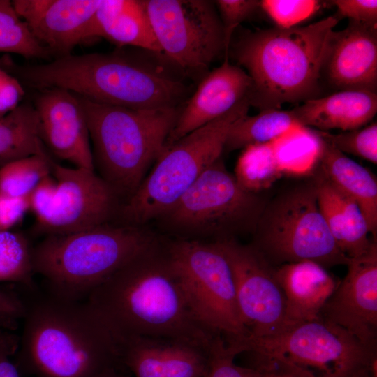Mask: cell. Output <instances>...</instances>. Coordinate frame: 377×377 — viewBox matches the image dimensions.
Returning a JSON list of instances; mask_svg holds the SVG:
<instances>
[{
    "instance_id": "cell-1",
    "label": "cell",
    "mask_w": 377,
    "mask_h": 377,
    "mask_svg": "<svg viewBox=\"0 0 377 377\" xmlns=\"http://www.w3.org/2000/svg\"><path fill=\"white\" fill-rule=\"evenodd\" d=\"M24 298L26 311L14 362L33 377H110L128 371L119 338L86 300L73 301L38 289Z\"/></svg>"
},
{
    "instance_id": "cell-2",
    "label": "cell",
    "mask_w": 377,
    "mask_h": 377,
    "mask_svg": "<svg viewBox=\"0 0 377 377\" xmlns=\"http://www.w3.org/2000/svg\"><path fill=\"white\" fill-rule=\"evenodd\" d=\"M119 338H180L212 345L218 336L192 311L160 241L95 288L86 300Z\"/></svg>"
},
{
    "instance_id": "cell-3",
    "label": "cell",
    "mask_w": 377,
    "mask_h": 377,
    "mask_svg": "<svg viewBox=\"0 0 377 377\" xmlns=\"http://www.w3.org/2000/svg\"><path fill=\"white\" fill-rule=\"evenodd\" d=\"M5 64L40 90L61 88L94 102L132 109L178 107L188 92L182 81L123 52L69 54L42 64Z\"/></svg>"
},
{
    "instance_id": "cell-4",
    "label": "cell",
    "mask_w": 377,
    "mask_h": 377,
    "mask_svg": "<svg viewBox=\"0 0 377 377\" xmlns=\"http://www.w3.org/2000/svg\"><path fill=\"white\" fill-rule=\"evenodd\" d=\"M337 13L307 26L247 30L231 43L232 54L252 84L250 105L260 111L322 96L320 69Z\"/></svg>"
},
{
    "instance_id": "cell-5",
    "label": "cell",
    "mask_w": 377,
    "mask_h": 377,
    "mask_svg": "<svg viewBox=\"0 0 377 377\" xmlns=\"http://www.w3.org/2000/svg\"><path fill=\"white\" fill-rule=\"evenodd\" d=\"M158 239L140 226L109 223L82 231L47 235L32 249L34 274L46 292L84 301L98 286Z\"/></svg>"
},
{
    "instance_id": "cell-6",
    "label": "cell",
    "mask_w": 377,
    "mask_h": 377,
    "mask_svg": "<svg viewBox=\"0 0 377 377\" xmlns=\"http://www.w3.org/2000/svg\"><path fill=\"white\" fill-rule=\"evenodd\" d=\"M78 98L92 142L94 170L120 197L128 198L163 152L180 110L132 109Z\"/></svg>"
},
{
    "instance_id": "cell-7",
    "label": "cell",
    "mask_w": 377,
    "mask_h": 377,
    "mask_svg": "<svg viewBox=\"0 0 377 377\" xmlns=\"http://www.w3.org/2000/svg\"><path fill=\"white\" fill-rule=\"evenodd\" d=\"M248 98L219 118L165 147L150 174L121 206L120 223L137 226L159 218L201 173L222 157L232 126L248 114Z\"/></svg>"
},
{
    "instance_id": "cell-8",
    "label": "cell",
    "mask_w": 377,
    "mask_h": 377,
    "mask_svg": "<svg viewBox=\"0 0 377 377\" xmlns=\"http://www.w3.org/2000/svg\"><path fill=\"white\" fill-rule=\"evenodd\" d=\"M251 244L273 267L301 261L327 269L347 265L320 211L313 178L288 188L264 207Z\"/></svg>"
},
{
    "instance_id": "cell-9",
    "label": "cell",
    "mask_w": 377,
    "mask_h": 377,
    "mask_svg": "<svg viewBox=\"0 0 377 377\" xmlns=\"http://www.w3.org/2000/svg\"><path fill=\"white\" fill-rule=\"evenodd\" d=\"M228 345L237 355L273 358L313 377H353L376 369V347L361 343L341 327L320 316L290 326L272 336H244Z\"/></svg>"
},
{
    "instance_id": "cell-10",
    "label": "cell",
    "mask_w": 377,
    "mask_h": 377,
    "mask_svg": "<svg viewBox=\"0 0 377 377\" xmlns=\"http://www.w3.org/2000/svg\"><path fill=\"white\" fill-rule=\"evenodd\" d=\"M264 203L256 193L243 189L219 158L207 167L159 218L178 239L233 238L243 230H254Z\"/></svg>"
},
{
    "instance_id": "cell-11",
    "label": "cell",
    "mask_w": 377,
    "mask_h": 377,
    "mask_svg": "<svg viewBox=\"0 0 377 377\" xmlns=\"http://www.w3.org/2000/svg\"><path fill=\"white\" fill-rule=\"evenodd\" d=\"M186 300L198 321L226 342L247 335L230 265L219 246L202 240L164 242Z\"/></svg>"
},
{
    "instance_id": "cell-12",
    "label": "cell",
    "mask_w": 377,
    "mask_h": 377,
    "mask_svg": "<svg viewBox=\"0 0 377 377\" xmlns=\"http://www.w3.org/2000/svg\"><path fill=\"white\" fill-rule=\"evenodd\" d=\"M161 54L188 74L206 71L225 54L223 26L214 1H144Z\"/></svg>"
},
{
    "instance_id": "cell-13",
    "label": "cell",
    "mask_w": 377,
    "mask_h": 377,
    "mask_svg": "<svg viewBox=\"0 0 377 377\" xmlns=\"http://www.w3.org/2000/svg\"><path fill=\"white\" fill-rule=\"evenodd\" d=\"M214 242L232 269L237 305L246 336L263 337L286 330V300L274 267L251 245L234 238Z\"/></svg>"
},
{
    "instance_id": "cell-14",
    "label": "cell",
    "mask_w": 377,
    "mask_h": 377,
    "mask_svg": "<svg viewBox=\"0 0 377 377\" xmlns=\"http://www.w3.org/2000/svg\"><path fill=\"white\" fill-rule=\"evenodd\" d=\"M57 191L48 219L36 228L45 236L65 235L112 223L121 205L116 191L94 170L64 166L49 156Z\"/></svg>"
},
{
    "instance_id": "cell-15",
    "label": "cell",
    "mask_w": 377,
    "mask_h": 377,
    "mask_svg": "<svg viewBox=\"0 0 377 377\" xmlns=\"http://www.w3.org/2000/svg\"><path fill=\"white\" fill-rule=\"evenodd\" d=\"M348 272L322 308L320 316L376 347L377 242L363 254L350 258Z\"/></svg>"
},
{
    "instance_id": "cell-16",
    "label": "cell",
    "mask_w": 377,
    "mask_h": 377,
    "mask_svg": "<svg viewBox=\"0 0 377 377\" xmlns=\"http://www.w3.org/2000/svg\"><path fill=\"white\" fill-rule=\"evenodd\" d=\"M323 82L336 91L377 93L376 24L349 20L346 28L332 30L322 61Z\"/></svg>"
},
{
    "instance_id": "cell-17",
    "label": "cell",
    "mask_w": 377,
    "mask_h": 377,
    "mask_svg": "<svg viewBox=\"0 0 377 377\" xmlns=\"http://www.w3.org/2000/svg\"><path fill=\"white\" fill-rule=\"evenodd\" d=\"M212 344L172 337L119 338L122 364L135 377H205Z\"/></svg>"
},
{
    "instance_id": "cell-18",
    "label": "cell",
    "mask_w": 377,
    "mask_h": 377,
    "mask_svg": "<svg viewBox=\"0 0 377 377\" xmlns=\"http://www.w3.org/2000/svg\"><path fill=\"white\" fill-rule=\"evenodd\" d=\"M34 105L44 146L75 167L94 170L87 122L78 96L61 88L40 89Z\"/></svg>"
},
{
    "instance_id": "cell-19",
    "label": "cell",
    "mask_w": 377,
    "mask_h": 377,
    "mask_svg": "<svg viewBox=\"0 0 377 377\" xmlns=\"http://www.w3.org/2000/svg\"><path fill=\"white\" fill-rule=\"evenodd\" d=\"M101 1L15 0L12 3L37 41L59 57L91 39Z\"/></svg>"
},
{
    "instance_id": "cell-20",
    "label": "cell",
    "mask_w": 377,
    "mask_h": 377,
    "mask_svg": "<svg viewBox=\"0 0 377 377\" xmlns=\"http://www.w3.org/2000/svg\"><path fill=\"white\" fill-rule=\"evenodd\" d=\"M225 57L221 65L202 77L195 91L180 110L165 147L219 118L248 98L252 82L240 66Z\"/></svg>"
},
{
    "instance_id": "cell-21",
    "label": "cell",
    "mask_w": 377,
    "mask_h": 377,
    "mask_svg": "<svg viewBox=\"0 0 377 377\" xmlns=\"http://www.w3.org/2000/svg\"><path fill=\"white\" fill-rule=\"evenodd\" d=\"M285 297L286 329L320 317V313L339 281L327 269L311 261L274 267Z\"/></svg>"
},
{
    "instance_id": "cell-22",
    "label": "cell",
    "mask_w": 377,
    "mask_h": 377,
    "mask_svg": "<svg viewBox=\"0 0 377 377\" xmlns=\"http://www.w3.org/2000/svg\"><path fill=\"white\" fill-rule=\"evenodd\" d=\"M301 127L347 131L367 126L377 112V93L341 90L308 100L291 110Z\"/></svg>"
},
{
    "instance_id": "cell-23",
    "label": "cell",
    "mask_w": 377,
    "mask_h": 377,
    "mask_svg": "<svg viewBox=\"0 0 377 377\" xmlns=\"http://www.w3.org/2000/svg\"><path fill=\"white\" fill-rule=\"evenodd\" d=\"M320 141L318 162L313 175L322 177L357 205L367 221L370 234L376 239V177L368 169L348 157L330 143L321 138Z\"/></svg>"
},
{
    "instance_id": "cell-24",
    "label": "cell",
    "mask_w": 377,
    "mask_h": 377,
    "mask_svg": "<svg viewBox=\"0 0 377 377\" xmlns=\"http://www.w3.org/2000/svg\"><path fill=\"white\" fill-rule=\"evenodd\" d=\"M94 38L161 54L144 1L101 0L92 24Z\"/></svg>"
},
{
    "instance_id": "cell-25",
    "label": "cell",
    "mask_w": 377,
    "mask_h": 377,
    "mask_svg": "<svg viewBox=\"0 0 377 377\" xmlns=\"http://www.w3.org/2000/svg\"><path fill=\"white\" fill-rule=\"evenodd\" d=\"M317 187L320 211L340 250L353 258L365 253L374 239L357 205L317 175H313Z\"/></svg>"
},
{
    "instance_id": "cell-26",
    "label": "cell",
    "mask_w": 377,
    "mask_h": 377,
    "mask_svg": "<svg viewBox=\"0 0 377 377\" xmlns=\"http://www.w3.org/2000/svg\"><path fill=\"white\" fill-rule=\"evenodd\" d=\"M45 151L34 104L20 103L0 119V167Z\"/></svg>"
},
{
    "instance_id": "cell-27",
    "label": "cell",
    "mask_w": 377,
    "mask_h": 377,
    "mask_svg": "<svg viewBox=\"0 0 377 377\" xmlns=\"http://www.w3.org/2000/svg\"><path fill=\"white\" fill-rule=\"evenodd\" d=\"M299 126L291 110L269 109L254 116L246 114L232 126L224 150L231 151L249 145L270 143Z\"/></svg>"
},
{
    "instance_id": "cell-28",
    "label": "cell",
    "mask_w": 377,
    "mask_h": 377,
    "mask_svg": "<svg viewBox=\"0 0 377 377\" xmlns=\"http://www.w3.org/2000/svg\"><path fill=\"white\" fill-rule=\"evenodd\" d=\"M272 144L283 175L313 174L318 162L320 141L313 129L296 127Z\"/></svg>"
},
{
    "instance_id": "cell-29",
    "label": "cell",
    "mask_w": 377,
    "mask_h": 377,
    "mask_svg": "<svg viewBox=\"0 0 377 377\" xmlns=\"http://www.w3.org/2000/svg\"><path fill=\"white\" fill-rule=\"evenodd\" d=\"M282 175L270 142L244 148L237 159L234 176L243 189L256 193L269 188Z\"/></svg>"
},
{
    "instance_id": "cell-30",
    "label": "cell",
    "mask_w": 377,
    "mask_h": 377,
    "mask_svg": "<svg viewBox=\"0 0 377 377\" xmlns=\"http://www.w3.org/2000/svg\"><path fill=\"white\" fill-rule=\"evenodd\" d=\"M32 249L21 233L0 232V283H13L27 291L37 289L33 279Z\"/></svg>"
},
{
    "instance_id": "cell-31",
    "label": "cell",
    "mask_w": 377,
    "mask_h": 377,
    "mask_svg": "<svg viewBox=\"0 0 377 377\" xmlns=\"http://www.w3.org/2000/svg\"><path fill=\"white\" fill-rule=\"evenodd\" d=\"M49 156L45 151L0 167V195L28 198L38 183L51 174Z\"/></svg>"
},
{
    "instance_id": "cell-32",
    "label": "cell",
    "mask_w": 377,
    "mask_h": 377,
    "mask_svg": "<svg viewBox=\"0 0 377 377\" xmlns=\"http://www.w3.org/2000/svg\"><path fill=\"white\" fill-rule=\"evenodd\" d=\"M0 52L17 54L27 59L47 58L51 54L34 37L12 1L8 0H0Z\"/></svg>"
},
{
    "instance_id": "cell-33",
    "label": "cell",
    "mask_w": 377,
    "mask_h": 377,
    "mask_svg": "<svg viewBox=\"0 0 377 377\" xmlns=\"http://www.w3.org/2000/svg\"><path fill=\"white\" fill-rule=\"evenodd\" d=\"M322 140L330 143L338 150L360 157L377 164V124L373 122L362 128L332 133L313 129Z\"/></svg>"
},
{
    "instance_id": "cell-34",
    "label": "cell",
    "mask_w": 377,
    "mask_h": 377,
    "mask_svg": "<svg viewBox=\"0 0 377 377\" xmlns=\"http://www.w3.org/2000/svg\"><path fill=\"white\" fill-rule=\"evenodd\" d=\"M327 3L317 0H263L260 8L276 27L292 28L313 17Z\"/></svg>"
},
{
    "instance_id": "cell-35",
    "label": "cell",
    "mask_w": 377,
    "mask_h": 377,
    "mask_svg": "<svg viewBox=\"0 0 377 377\" xmlns=\"http://www.w3.org/2000/svg\"><path fill=\"white\" fill-rule=\"evenodd\" d=\"M224 33L225 54L229 57V49L233 33L244 21L260 8L257 0H218L214 1Z\"/></svg>"
},
{
    "instance_id": "cell-36",
    "label": "cell",
    "mask_w": 377,
    "mask_h": 377,
    "mask_svg": "<svg viewBox=\"0 0 377 377\" xmlns=\"http://www.w3.org/2000/svg\"><path fill=\"white\" fill-rule=\"evenodd\" d=\"M237 356L223 338L217 336L212 347V359L205 377H253L250 367L235 363Z\"/></svg>"
},
{
    "instance_id": "cell-37",
    "label": "cell",
    "mask_w": 377,
    "mask_h": 377,
    "mask_svg": "<svg viewBox=\"0 0 377 377\" xmlns=\"http://www.w3.org/2000/svg\"><path fill=\"white\" fill-rule=\"evenodd\" d=\"M57 185L50 174L43 178L28 196L29 210L36 221V227L42 226L50 217L56 199Z\"/></svg>"
},
{
    "instance_id": "cell-38",
    "label": "cell",
    "mask_w": 377,
    "mask_h": 377,
    "mask_svg": "<svg viewBox=\"0 0 377 377\" xmlns=\"http://www.w3.org/2000/svg\"><path fill=\"white\" fill-rule=\"evenodd\" d=\"M329 3L337 8L336 13L341 19L377 24L376 0H332Z\"/></svg>"
},
{
    "instance_id": "cell-39",
    "label": "cell",
    "mask_w": 377,
    "mask_h": 377,
    "mask_svg": "<svg viewBox=\"0 0 377 377\" xmlns=\"http://www.w3.org/2000/svg\"><path fill=\"white\" fill-rule=\"evenodd\" d=\"M26 311L23 297L17 293L0 289V325L6 330H14L22 320Z\"/></svg>"
},
{
    "instance_id": "cell-40",
    "label": "cell",
    "mask_w": 377,
    "mask_h": 377,
    "mask_svg": "<svg viewBox=\"0 0 377 377\" xmlns=\"http://www.w3.org/2000/svg\"><path fill=\"white\" fill-rule=\"evenodd\" d=\"M254 356L250 367L253 377H313L306 372L283 361L261 356Z\"/></svg>"
},
{
    "instance_id": "cell-41",
    "label": "cell",
    "mask_w": 377,
    "mask_h": 377,
    "mask_svg": "<svg viewBox=\"0 0 377 377\" xmlns=\"http://www.w3.org/2000/svg\"><path fill=\"white\" fill-rule=\"evenodd\" d=\"M24 95L19 80L0 67V119L15 109Z\"/></svg>"
},
{
    "instance_id": "cell-42",
    "label": "cell",
    "mask_w": 377,
    "mask_h": 377,
    "mask_svg": "<svg viewBox=\"0 0 377 377\" xmlns=\"http://www.w3.org/2000/svg\"><path fill=\"white\" fill-rule=\"evenodd\" d=\"M29 211L28 198H10L0 195V232L10 230Z\"/></svg>"
},
{
    "instance_id": "cell-43",
    "label": "cell",
    "mask_w": 377,
    "mask_h": 377,
    "mask_svg": "<svg viewBox=\"0 0 377 377\" xmlns=\"http://www.w3.org/2000/svg\"><path fill=\"white\" fill-rule=\"evenodd\" d=\"M20 344V336L0 339V377H21V375L10 360V357L15 354Z\"/></svg>"
},
{
    "instance_id": "cell-44",
    "label": "cell",
    "mask_w": 377,
    "mask_h": 377,
    "mask_svg": "<svg viewBox=\"0 0 377 377\" xmlns=\"http://www.w3.org/2000/svg\"><path fill=\"white\" fill-rule=\"evenodd\" d=\"M353 377H377V374L376 371L367 369L355 374Z\"/></svg>"
},
{
    "instance_id": "cell-45",
    "label": "cell",
    "mask_w": 377,
    "mask_h": 377,
    "mask_svg": "<svg viewBox=\"0 0 377 377\" xmlns=\"http://www.w3.org/2000/svg\"><path fill=\"white\" fill-rule=\"evenodd\" d=\"M14 334L3 329H0V339H6L12 337Z\"/></svg>"
},
{
    "instance_id": "cell-46",
    "label": "cell",
    "mask_w": 377,
    "mask_h": 377,
    "mask_svg": "<svg viewBox=\"0 0 377 377\" xmlns=\"http://www.w3.org/2000/svg\"><path fill=\"white\" fill-rule=\"evenodd\" d=\"M110 377H128L127 372L120 371L112 374Z\"/></svg>"
}]
</instances>
